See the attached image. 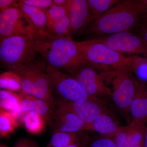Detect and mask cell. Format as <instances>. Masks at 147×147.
Returning a JSON list of instances; mask_svg holds the SVG:
<instances>
[{
	"mask_svg": "<svg viewBox=\"0 0 147 147\" xmlns=\"http://www.w3.org/2000/svg\"><path fill=\"white\" fill-rule=\"evenodd\" d=\"M38 53L44 58L48 66L68 74L87 63L77 41H74L71 36L47 33L40 42Z\"/></svg>",
	"mask_w": 147,
	"mask_h": 147,
	"instance_id": "6da1fadb",
	"label": "cell"
},
{
	"mask_svg": "<svg viewBox=\"0 0 147 147\" xmlns=\"http://www.w3.org/2000/svg\"><path fill=\"white\" fill-rule=\"evenodd\" d=\"M142 20L137 0L121 1L94 21L90 32L108 35L128 31L141 25Z\"/></svg>",
	"mask_w": 147,
	"mask_h": 147,
	"instance_id": "7a4b0ae2",
	"label": "cell"
},
{
	"mask_svg": "<svg viewBox=\"0 0 147 147\" xmlns=\"http://www.w3.org/2000/svg\"><path fill=\"white\" fill-rule=\"evenodd\" d=\"M47 33L36 32L0 40L1 65L12 72L30 62L34 59L40 42Z\"/></svg>",
	"mask_w": 147,
	"mask_h": 147,
	"instance_id": "3957f363",
	"label": "cell"
},
{
	"mask_svg": "<svg viewBox=\"0 0 147 147\" xmlns=\"http://www.w3.org/2000/svg\"><path fill=\"white\" fill-rule=\"evenodd\" d=\"M47 67L45 61L34 59L12 72L19 77L23 92L42 99L54 109L57 100L54 97L48 80Z\"/></svg>",
	"mask_w": 147,
	"mask_h": 147,
	"instance_id": "277c9868",
	"label": "cell"
},
{
	"mask_svg": "<svg viewBox=\"0 0 147 147\" xmlns=\"http://www.w3.org/2000/svg\"><path fill=\"white\" fill-rule=\"evenodd\" d=\"M47 73L53 94L63 101L92 100L104 103V100L92 97L82 85L68 74L47 66Z\"/></svg>",
	"mask_w": 147,
	"mask_h": 147,
	"instance_id": "5b68a950",
	"label": "cell"
},
{
	"mask_svg": "<svg viewBox=\"0 0 147 147\" xmlns=\"http://www.w3.org/2000/svg\"><path fill=\"white\" fill-rule=\"evenodd\" d=\"M77 43L85 60L94 65L111 66L114 69L129 63L133 60L96 39L77 41Z\"/></svg>",
	"mask_w": 147,
	"mask_h": 147,
	"instance_id": "8992f818",
	"label": "cell"
},
{
	"mask_svg": "<svg viewBox=\"0 0 147 147\" xmlns=\"http://www.w3.org/2000/svg\"><path fill=\"white\" fill-rule=\"evenodd\" d=\"M132 61L113 69V91L112 98L115 105L123 112L129 111L130 103L136 92L132 76Z\"/></svg>",
	"mask_w": 147,
	"mask_h": 147,
	"instance_id": "52a82bcc",
	"label": "cell"
},
{
	"mask_svg": "<svg viewBox=\"0 0 147 147\" xmlns=\"http://www.w3.org/2000/svg\"><path fill=\"white\" fill-rule=\"evenodd\" d=\"M98 66L85 63L69 74L80 83L90 96L104 100L112 97V92L105 83V74L98 72Z\"/></svg>",
	"mask_w": 147,
	"mask_h": 147,
	"instance_id": "ba28073f",
	"label": "cell"
},
{
	"mask_svg": "<svg viewBox=\"0 0 147 147\" xmlns=\"http://www.w3.org/2000/svg\"><path fill=\"white\" fill-rule=\"evenodd\" d=\"M36 32L18 7H9L1 11L0 40L10 36L27 35Z\"/></svg>",
	"mask_w": 147,
	"mask_h": 147,
	"instance_id": "9c48e42d",
	"label": "cell"
},
{
	"mask_svg": "<svg viewBox=\"0 0 147 147\" xmlns=\"http://www.w3.org/2000/svg\"><path fill=\"white\" fill-rule=\"evenodd\" d=\"M119 53L141 54L147 58V43L140 36L128 31L108 35L96 39Z\"/></svg>",
	"mask_w": 147,
	"mask_h": 147,
	"instance_id": "30bf717a",
	"label": "cell"
},
{
	"mask_svg": "<svg viewBox=\"0 0 147 147\" xmlns=\"http://www.w3.org/2000/svg\"><path fill=\"white\" fill-rule=\"evenodd\" d=\"M48 124L54 132H77L87 130V124L74 113L56 105Z\"/></svg>",
	"mask_w": 147,
	"mask_h": 147,
	"instance_id": "8fae6325",
	"label": "cell"
},
{
	"mask_svg": "<svg viewBox=\"0 0 147 147\" xmlns=\"http://www.w3.org/2000/svg\"><path fill=\"white\" fill-rule=\"evenodd\" d=\"M102 102L95 100L63 101L57 100L56 105L74 113L87 124H91L100 115L107 113Z\"/></svg>",
	"mask_w": 147,
	"mask_h": 147,
	"instance_id": "7c38bea8",
	"label": "cell"
},
{
	"mask_svg": "<svg viewBox=\"0 0 147 147\" xmlns=\"http://www.w3.org/2000/svg\"><path fill=\"white\" fill-rule=\"evenodd\" d=\"M67 10L71 34L81 33L92 20L88 1L68 0Z\"/></svg>",
	"mask_w": 147,
	"mask_h": 147,
	"instance_id": "4fadbf2b",
	"label": "cell"
},
{
	"mask_svg": "<svg viewBox=\"0 0 147 147\" xmlns=\"http://www.w3.org/2000/svg\"><path fill=\"white\" fill-rule=\"evenodd\" d=\"M146 126L131 122L127 126L121 127L112 140L118 147H134L143 144Z\"/></svg>",
	"mask_w": 147,
	"mask_h": 147,
	"instance_id": "5bb4252c",
	"label": "cell"
},
{
	"mask_svg": "<svg viewBox=\"0 0 147 147\" xmlns=\"http://www.w3.org/2000/svg\"><path fill=\"white\" fill-rule=\"evenodd\" d=\"M135 95L129 108L132 117L131 122L146 126L147 117L145 109V97L147 93L146 87L142 82L135 81Z\"/></svg>",
	"mask_w": 147,
	"mask_h": 147,
	"instance_id": "9a60e30c",
	"label": "cell"
},
{
	"mask_svg": "<svg viewBox=\"0 0 147 147\" xmlns=\"http://www.w3.org/2000/svg\"><path fill=\"white\" fill-rule=\"evenodd\" d=\"M19 94L21 98L22 115L27 111L33 110L43 116L47 123L49 124L54 109L42 99L27 94L22 90Z\"/></svg>",
	"mask_w": 147,
	"mask_h": 147,
	"instance_id": "2e32d148",
	"label": "cell"
},
{
	"mask_svg": "<svg viewBox=\"0 0 147 147\" xmlns=\"http://www.w3.org/2000/svg\"><path fill=\"white\" fill-rule=\"evenodd\" d=\"M121 127L107 113L100 115L90 124L87 130H93L100 134L103 138L113 139Z\"/></svg>",
	"mask_w": 147,
	"mask_h": 147,
	"instance_id": "e0dca14e",
	"label": "cell"
},
{
	"mask_svg": "<svg viewBox=\"0 0 147 147\" xmlns=\"http://www.w3.org/2000/svg\"><path fill=\"white\" fill-rule=\"evenodd\" d=\"M18 1V8L24 12L35 30L40 32H48L45 10L24 4Z\"/></svg>",
	"mask_w": 147,
	"mask_h": 147,
	"instance_id": "ac0fdd59",
	"label": "cell"
},
{
	"mask_svg": "<svg viewBox=\"0 0 147 147\" xmlns=\"http://www.w3.org/2000/svg\"><path fill=\"white\" fill-rule=\"evenodd\" d=\"M21 122L26 130L32 134H38L44 131L46 122L43 116L39 113L30 110L27 111L21 116Z\"/></svg>",
	"mask_w": 147,
	"mask_h": 147,
	"instance_id": "d6986e66",
	"label": "cell"
},
{
	"mask_svg": "<svg viewBox=\"0 0 147 147\" xmlns=\"http://www.w3.org/2000/svg\"><path fill=\"white\" fill-rule=\"evenodd\" d=\"M21 100L19 94L9 90L0 92V108L9 111L18 119L22 116Z\"/></svg>",
	"mask_w": 147,
	"mask_h": 147,
	"instance_id": "ffe728a7",
	"label": "cell"
},
{
	"mask_svg": "<svg viewBox=\"0 0 147 147\" xmlns=\"http://www.w3.org/2000/svg\"><path fill=\"white\" fill-rule=\"evenodd\" d=\"M18 119L12 113L0 108V136L8 137L18 126Z\"/></svg>",
	"mask_w": 147,
	"mask_h": 147,
	"instance_id": "44dd1931",
	"label": "cell"
},
{
	"mask_svg": "<svg viewBox=\"0 0 147 147\" xmlns=\"http://www.w3.org/2000/svg\"><path fill=\"white\" fill-rule=\"evenodd\" d=\"M47 30L50 34L71 36L68 15L47 21Z\"/></svg>",
	"mask_w": 147,
	"mask_h": 147,
	"instance_id": "7402d4cb",
	"label": "cell"
},
{
	"mask_svg": "<svg viewBox=\"0 0 147 147\" xmlns=\"http://www.w3.org/2000/svg\"><path fill=\"white\" fill-rule=\"evenodd\" d=\"M79 132H54L47 147H66L83 136Z\"/></svg>",
	"mask_w": 147,
	"mask_h": 147,
	"instance_id": "603a6c76",
	"label": "cell"
},
{
	"mask_svg": "<svg viewBox=\"0 0 147 147\" xmlns=\"http://www.w3.org/2000/svg\"><path fill=\"white\" fill-rule=\"evenodd\" d=\"M120 1L118 0H88L92 21H95L100 18Z\"/></svg>",
	"mask_w": 147,
	"mask_h": 147,
	"instance_id": "cb8c5ba5",
	"label": "cell"
},
{
	"mask_svg": "<svg viewBox=\"0 0 147 147\" xmlns=\"http://www.w3.org/2000/svg\"><path fill=\"white\" fill-rule=\"evenodd\" d=\"M1 86L11 91H21V87L19 77L12 72L3 74L1 77Z\"/></svg>",
	"mask_w": 147,
	"mask_h": 147,
	"instance_id": "d4e9b609",
	"label": "cell"
},
{
	"mask_svg": "<svg viewBox=\"0 0 147 147\" xmlns=\"http://www.w3.org/2000/svg\"><path fill=\"white\" fill-rule=\"evenodd\" d=\"M132 68L143 80H147V58L135 57L133 58Z\"/></svg>",
	"mask_w": 147,
	"mask_h": 147,
	"instance_id": "484cf974",
	"label": "cell"
},
{
	"mask_svg": "<svg viewBox=\"0 0 147 147\" xmlns=\"http://www.w3.org/2000/svg\"><path fill=\"white\" fill-rule=\"evenodd\" d=\"M19 1L24 4L32 6L44 10L54 5L53 0H22Z\"/></svg>",
	"mask_w": 147,
	"mask_h": 147,
	"instance_id": "4316f807",
	"label": "cell"
},
{
	"mask_svg": "<svg viewBox=\"0 0 147 147\" xmlns=\"http://www.w3.org/2000/svg\"><path fill=\"white\" fill-rule=\"evenodd\" d=\"M91 147H118L112 139L102 138L95 140Z\"/></svg>",
	"mask_w": 147,
	"mask_h": 147,
	"instance_id": "83f0119b",
	"label": "cell"
},
{
	"mask_svg": "<svg viewBox=\"0 0 147 147\" xmlns=\"http://www.w3.org/2000/svg\"><path fill=\"white\" fill-rule=\"evenodd\" d=\"M14 147H39L34 140L23 139L19 140Z\"/></svg>",
	"mask_w": 147,
	"mask_h": 147,
	"instance_id": "f1b7e54d",
	"label": "cell"
},
{
	"mask_svg": "<svg viewBox=\"0 0 147 147\" xmlns=\"http://www.w3.org/2000/svg\"><path fill=\"white\" fill-rule=\"evenodd\" d=\"M19 1L13 0H1L0 9L1 11L11 7H18Z\"/></svg>",
	"mask_w": 147,
	"mask_h": 147,
	"instance_id": "f546056e",
	"label": "cell"
},
{
	"mask_svg": "<svg viewBox=\"0 0 147 147\" xmlns=\"http://www.w3.org/2000/svg\"><path fill=\"white\" fill-rule=\"evenodd\" d=\"M88 142V137L87 136L83 135L79 140L74 142L66 147H86Z\"/></svg>",
	"mask_w": 147,
	"mask_h": 147,
	"instance_id": "4dcf8cb0",
	"label": "cell"
},
{
	"mask_svg": "<svg viewBox=\"0 0 147 147\" xmlns=\"http://www.w3.org/2000/svg\"><path fill=\"white\" fill-rule=\"evenodd\" d=\"M141 26V34L140 36L147 43V17L142 20Z\"/></svg>",
	"mask_w": 147,
	"mask_h": 147,
	"instance_id": "1f68e13d",
	"label": "cell"
},
{
	"mask_svg": "<svg viewBox=\"0 0 147 147\" xmlns=\"http://www.w3.org/2000/svg\"><path fill=\"white\" fill-rule=\"evenodd\" d=\"M54 5L59 6H66L68 0H53Z\"/></svg>",
	"mask_w": 147,
	"mask_h": 147,
	"instance_id": "d6a6232c",
	"label": "cell"
},
{
	"mask_svg": "<svg viewBox=\"0 0 147 147\" xmlns=\"http://www.w3.org/2000/svg\"><path fill=\"white\" fill-rule=\"evenodd\" d=\"M143 147H147V125L146 126V133L143 144Z\"/></svg>",
	"mask_w": 147,
	"mask_h": 147,
	"instance_id": "836d02e7",
	"label": "cell"
},
{
	"mask_svg": "<svg viewBox=\"0 0 147 147\" xmlns=\"http://www.w3.org/2000/svg\"><path fill=\"white\" fill-rule=\"evenodd\" d=\"M134 147H143V144L138 145V146H136Z\"/></svg>",
	"mask_w": 147,
	"mask_h": 147,
	"instance_id": "e575fe53",
	"label": "cell"
},
{
	"mask_svg": "<svg viewBox=\"0 0 147 147\" xmlns=\"http://www.w3.org/2000/svg\"><path fill=\"white\" fill-rule=\"evenodd\" d=\"M1 147H5L3 146H1Z\"/></svg>",
	"mask_w": 147,
	"mask_h": 147,
	"instance_id": "d590c367",
	"label": "cell"
}]
</instances>
